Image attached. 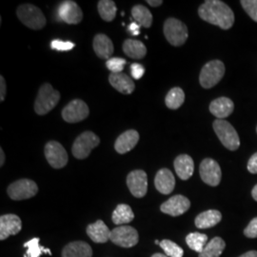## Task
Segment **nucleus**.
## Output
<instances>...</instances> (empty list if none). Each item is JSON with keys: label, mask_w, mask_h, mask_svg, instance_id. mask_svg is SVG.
<instances>
[{"label": "nucleus", "mask_w": 257, "mask_h": 257, "mask_svg": "<svg viewBox=\"0 0 257 257\" xmlns=\"http://www.w3.org/2000/svg\"><path fill=\"white\" fill-rule=\"evenodd\" d=\"M199 18L222 30H230L234 24V14L230 6L220 0H206L198 9Z\"/></svg>", "instance_id": "f257e3e1"}, {"label": "nucleus", "mask_w": 257, "mask_h": 257, "mask_svg": "<svg viewBox=\"0 0 257 257\" xmlns=\"http://www.w3.org/2000/svg\"><path fill=\"white\" fill-rule=\"evenodd\" d=\"M60 100V92L55 90L50 83L43 84L37 93L35 110L37 114L44 115L54 110Z\"/></svg>", "instance_id": "f03ea898"}, {"label": "nucleus", "mask_w": 257, "mask_h": 257, "mask_svg": "<svg viewBox=\"0 0 257 257\" xmlns=\"http://www.w3.org/2000/svg\"><path fill=\"white\" fill-rule=\"evenodd\" d=\"M212 127L224 147L232 152L238 150L240 138L236 130L230 123L227 120L216 119L213 121Z\"/></svg>", "instance_id": "7ed1b4c3"}, {"label": "nucleus", "mask_w": 257, "mask_h": 257, "mask_svg": "<svg viewBox=\"0 0 257 257\" xmlns=\"http://www.w3.org/2000/svg\"><path fill=\"white\" fill-rule=\"evenodd\" d=\"M19 20L32 30H41L46 25V18L42 11L33 4H22L17 10Z\"/></svg>", "instance_id": "20e7f679"}, {"label": "nucleus", "mask_w": 257, "mask_h": 257, "mask_svg": "<svg viewBox=\"0 0 257 257\" xmlns=\"http://www.w3.org/2000/svg\"><path fill=\"white\" fill-rule=\"evenodd\" d=\"M226 72L221 60H211L203 66L199 75V82L204 89H211L220 82Z\"/></svg>", "instance_id": "39448f33"}, {"label": "nucleus", "mask_w": 257, "mask_h": 257, "mask_svg": "<svg viewBox=\"0 0 257 257\" xmlns=\"http://www.w3.org/2000/svg\"><path fill=\"white\" fill-rule=\"evenodd\" d=\"M163 32L166 39L173 46H182L189 37L188 27L182 21L174 18H170L166 20Z\"/></svg>", "instance_id": "423d86ee"}, {"label": "nucleus", "mask_w": 257, "mask_h": 257, "mask_svg": "<svg viewBox=\"0 0 257 257\" xmlns=\"http://www.w3.org/2000/svg\"><path fill=\"white\" fill-rule=\"evenodd\" d=\"M100 138L92 132H84L74 140L72 153L76 159H85L90 156L92 149L97 147Z\"/></svg>", "instance_id": "0eeeda50"}, {"label": "nucleus", "mask_w": 257, "mask_h": 257, "mask_svg": "<svg viewBox=\"0 0 257 257\" xmlns=\"http://www.w3.org/2000/svg\"><path fill=\"white\" fill-rule=\"evenodd\" d=\"M38 192L37 183L31 179H19L11 184L7 193L13 200L20 201L34 197Z\"/></svg>", "instance_id": "6e6552de"}, {"label": "nucleus", "mask_w": 257, "mask_h": 257, "mask_svg": "<svg viewBox=\"0 0 257 257\" xmlns=\"http://www.w3.org/2000/svg\"><path fill=\"white\" fill-rule=\"evenodd\" d=\"M110 241L122 248L135 247L139 241L138 230L131 226H118L110 231Z\"/></svg>", "instance_id": "1a4fd4ad"}, {"label": "nucleus", "mask_w": 257, "mask_h": 257, "mask_svg": "<svg viewBox=\"0 0 257 257\" xmlns=\"http://www.w3.org/2000/svg\"><path fill=\"white\" fill-rule=\"evenodd\" d=\"M47 161L54 169H61L68 163V154L57 141H49L44 149Z\"/></svg>", "instance_id": "9d476101"}, {"label": "nucleus", "mask_w": 257, "mask_h": 257, "mask_svg": "<svg viewBox=\"0 0 257 257\" xmlns=\"http://www.w3.org/2000/svg\"><path fill=\"white\" fill-rule=\"evenodd\" d=\"M199 174L204 183L216 187L220 184L222 172L219 164L211 158H205L199 167Z\"/></svg>", "instance_id": "9b49d317"}, {"label": "nucleus", "mask_w": 257, "mask_h": 257, "mask_svg": "<svg viewBox=\"0 0 257 257\" xmlns=\"http://www.w3.org/2000/svg\"><path fill=\"white\" fill-rule=\"evenodd\" d=\"M89 113V107L85 102L81 99H74L63 109L62 117L68 123H77L86 119Z\"/></svg>", "instance_id": "f8f14e48"}, {"label": "nucleus", "mask_w": 257, "mask_h": 257, "mask_svg": "<svg viewBox=\"0 0 257 257\" xmlns=\"http://www.w3.org/2000/svg\"><path fill=\"white\" fill-rule=\"evenodd\" d=\"M57 16L67 24H79L83 19L82 10L78 6V4L72 0L63 1L58 9Z\"/></svg>", "instance_id": "ddd939ff"}, {"label": "nucleus", "mask_w": 257, "mask_h": 257, "mask_svg": "<svg viewBox=\"0 0 257 257\" xmlns=\"http://www.w3.org/2000/svg\"><path fill=\"white\" fill-rule=\"evenodd\" d=\"M127 185L131 193L137 197H144L148 192L147 174L142 170H135L127 176Z\"/></svg>", "instance_id": "4468645a"}, {"label": "nucleus", "mask_w": 257, "mask_h": 257, "mask_svg": "<svg viewBox=\"0 0 257 257\" xmlns=\"http://www.w3.org/2000/svg\"><path fill=\"white\" fill-rule=\"evenodd\" d=\"M190 207L191 201L186 196L177 194L163 203L160 207V210L163 213L176 217L189 211Z\"/></svg>", "instance_id": "2eb2a0df"}, {"label": "nucleus", "mask_w": 257, "mask_h": 257, "mask_svg": "<svg viewBox=\"0 0 257 257\" xmlns=\"http://www.w3.org/2000/svg\"><path fill=\"white\" fill-rule=\"evenodd\" d=\"M22 229V222L18 215L10 213L0 217V240L3 241L11 235H16Z\"/></svg>", "instance_id": "dca6fc26"}, {"label": "nucleus", "mask_w": 257, "mask_h": 257, "mask_svg": "<svg viewBox=\"0 0 257 257\" xmlns=\"http://www.w3.org/2000/svg\"><path fill=\"white\" fill-rule=\"evenodd\" d=\"M156 190L162 194H170L175 190V175L169 170L163 168L156 173L155 178Z\"/></svg>", "instance_id": "f3484780"}, {"label": "nucleus", "mask_w": 257, "mask_h": 257, "mask_svg": "<svg viewBox=\"0 0 257 257\" xmlns=\"http://www.w3.org/2000/svg\"><path fill=\"white\" fill-rule=\"evenodd\" d=\"M138 141L139 134L138 132L136 130H128L121 134L116 139L114 143V149L120 155H124L136 147Z\"/></svg>", "instance_id": "a211bd4d"}, {"label": "nucleus", "mask_w": 257, "mask_h": 257, "mask_svg": "<svg viewBox=\"0 0 257 257\" xmlns=\"http://www.w3.org/2000/svg\"><path fill=\"white\" fill-rule=\"evenodd\" d=\"M209 109L211 114L217 117V119H223L230 116L233 112L234 104L229 97L222 96L212 100Z\"/></svg>", "instance_id": "6ab92c4d"}, {"label": "nucleus", "mask_w": 257, "mask_h": 257, "mask_svg": "<svg viewBox=\"0 0 257 257\" xmlns=\"http://www.w3.org/2000/svg\"><path fill=\"white\" fill-rule=\"evenodd\" d=\"M92 46L94 53L96 55L102 58V59H107L109 60L110 56L113 54V44L112 41L110 40V37L103 34H98L93 38Z\"/></svg>", "instance_id": "aec40b11"}, {"label": "nucleus", "mask_w": 257, "mask_h": 257, "mask_svg": "<svg viewBox=\"0 0 257 257\" xmlns=\"http://www.w3.org/2000/svg\"><path fill=\"white\" fill-rule=\"evenodd\" d=\"M87 234L94 243H106L110 238V230L108 226L102 220L95 221L88 225Z\"/></svg>", "instance_id": "412c9836"}, {"label": "nucleus", "mask_w": 257, "mask_h": 257, "mask_svg": "<svg viewBox=\"0 0 257 257\" xmlns=\"http://www.w3.org/2000/svg\"><path fill=\"white\" fill-rule=\"evenodd\" d=\"M175 173L182 180L190 179L194 172V163L193 158L188 155H180L177 156L174 162Z\"/></svg>", "instance_id": "4be33fe9"}, {"label": "nucleus", "mask_w": 257, "mask_h": 257, "mask_svg": "<svg viewBox=\"0 0 257 257\" xmlns=\"http://www.w3.org/2000/svg\"><path fill=\"white\" fill-rule=\"evenodd\" d=\"M109 82L116 91L123 94H130L134 92L136 89L134 80L128 75L123 73L110 74L109 76Z\"/></svg>", "instance_id": "5701e85b"}, {"label": "nucleus", "mask_w": 257, "mask_h": 257, "mask_svg": "<svg viewBox=\"0 0 257 257\" xmlns=\"http://www.w3.org/2000/svg\"><path fill=\"white\" fill-rule=\"evenodd\" d=\"M92 247L84 241H74L62 249V257H92Z\"/></svg>", "instance_id": "b1692460"}, {"label": "nucleus", "mask_w": 257, "mask_h": 257, "mask_svg": "<svg viewBox=\"0 0 257 257\" xmlns=\"http://www.w3.org/2000/svg\"><path fill=\"white\" fill-rule=\"evenodd\" d=\"M222 219V214L217 210H209L199 213L194 220L198 229H209L216 226Z\"/></svg>", "instance_id": "393cba45"}, {"label": "nucleus", "mask_w": 257, "mask_h": 257, "mask_svg": "<svg viewBox=\"0 0 257 257\" xmlns=\"http://www.w3.org/2000/svg\"><path fill=\"white\" fill-rule=\"evenodd\" d=\"M123 52L131 58L141 59L147 55V48L141 41L127 39L123 43Z\"/></svg>", "instance_id": "a878e982"}, {"label": "nucleus", "mask_w": 257, "mask_h": 257, "mask_svg": "<svg viewBox=\"0 0 257 257\" xmlns=\"http://www.w3.org/2000/svg\"><path fill=\"white\" fill-rule=\"evenodd\" d=\"M135 219V213L127 204H119L112 212L111 220L115 225H125Z\"/></svg>", "instance_id": "bb28decb"}, {"label": "nucleus", "mask_w": 257, "mask_h": 257, "mask_svg": "<svg viewBox=\"0 0 257 257\" xmlns=\"http://www.w3.org/2000/svg\"><path fill=\"white\" fill-rule=\"evenodd\" d=\"M132 16L138 25L150 28L153 24V15L147 7L143 5H136L132 9Z\"/></svg>", "instance_id": "cd10ccee"}, {"label": "nucleus", "mask_w": 257, "mask_h": 257, "mask_svg": "<svg viewBox=\"0 0 257 257\" xmlns=\"http://www.w3.org/2000/svg\"><path fill=\"white\" fill-rule=\"evenodd\" d=\"M226 248V243L221 237H214L208 242L199 257H220Z\"/></svg>", "instance_id": "c85d7f7f"}, {"label": "nucleus", "mask_w": 257, "mask_h": 257, "mask_svg": "<svg viewBox=\"0 0 257 257\" xmlns=\"http://www.w3.org/2000/svg\"><path fill=\"white\" fill-rule=\"evenodd\" d=\"M185 101V92L179 87L171 89L165 98L166 106L171 110L179 109Z\"/></svg>", "instance_id": "c756f323"}, {"label": "nucleus", "mask_w": 257, "mask_h": 257, "mask_svg": "<svg viewBox=\"0 0 257 257\" xmlns=\"http://www.w3.org/2000/svg\"><path fill=\"white\" fill-rule=\"evenodd\" d=\"M98 13L101 19L106 22H111L116 17L117 8L112 0H100L97 4Z\"/></svg>", "instance_id": "7c9ffc66"}, {"label": "nucleus", "mask_w": 257, "mask_h": 257, "mask_svg": "<svg viewBox=\"0 0 257 257\" xmlns=\"http://www.w3.org/2000/svg\"><path fill=\"white\" fill-rule=\"evenodd\" d=\"M186 242L190 248L198 253H201L208 244V236L200 232H192L187 235Z\"/></svg>", "instance_id": "2f4dec72"}, {"label": "nucleus", "mask_w": 257, "mask_h": 257, "mask_svg": "<svg viewBox=\"0 0 257 257\" xmlns=\"http://www.w3.org/2000/svg\"><path fill=\"white\" fill-rule=\"evenodd\" d=\"M39 241H40V239L38 237H35V238L29 240L26 243H24L23 246L25 248H27L24 257H40L43 253H48L50 255L52 254L50 248H44L39 245Z\"/></svg>", "instance_id": "473e14b6"}, {"label": "nucleus", "mask_w": 257, "mask_h": 257, "mask_svg": "<svg viewBox=\"0 0 257 257\" xmlns=\"http://www.w3.org/2000/svg\"><path fill=\"white\" fill-rule=\"evenodd\" d=\"M159 246L165 251L166 255L168 257H183V248L171 240H162Z\"/></svg>", "instance_id": "72a5a7b5"}, {"label": "nucleus", "mask_w": 257, "mask_h": 257, "mask_svg": "<svg viewBox=\"0 0 257 257\" xmlns=\"http://www.w3.org/2000/svg\"><path fill=\"white\" fill-rule=\"evenodd\" d=\"M126 63H127V61L124 58L111 57L109 60H107L106 66L111 72V74H119L123 71Z\"/></svg>", "instance_id": "f704fd0d"}, {"label": "nucleus", "mask_w": 257, "mask_h": 257, "mask_svg": "<svg viewBox=\"0 0 257 257\" xmlns=\"http://www.w3.org/2000/svg\"><path fill=\"white\" fill-rule=\"evenodd\" d=\"M240 4L248 17L257 22V0H241Z\"/></svg>", "instance_id": "c9c22d12"}, {"label": "nucleus", "mask_w": 257, "mask_h": 257, "mask_svg": "<svg viewBox=\"0 0 257 257\" xmlns=\"http://www.w3.org/2000/svg\"><path fill=\"white\" fill-rule=\"evenodd\" d=\"M74 43L71 41H62L59 39H55L52 41L51 47L53 50L55 51H59V52H67V51H71L72 49H74Z\"/></svg>", "instance_id": "e433bc0d"}, {"label": "nucleus", "mask_w": 257, "mask_h": 257, "mask_svg": "<svg viewBox=\"0 0 257 257\" xmlns=\"http://www.w3.org/2000/svg\"><path fill=\"white\" fill-rule=\"evenodd\" d=\"M244 234L248 238H257V217L248 223L244 230Z\"/></svg>", "instance_id": "4c0bfd02"}, {"label": "nucleus", "mask_w": 257, "mask_h": 257, "mask_svg": "<svg viewBox=\"0 0 257 257\" xmlns=\"http://www.w3.org/2000/svg\"><path fill=\"white\" fill-rule=\"evenodd\" d=\"M131 71H132L133 77L136 80L140 79L144 75V73H145L144 67L141 64H138V63H133L132 66H131Z\"/></svg>", "instance_id": "58836bf2"}, {"label": "nucleus", "mask_w": 257, "mask_h": 257, "mask_svg": "<svg viewBox=\"0 0 257 257\" xmlns=\"http://www.w3.org/2000/svg\"><path fill=\"white\" fill-rule=\"evenodd\" d=\"M247 169L250 174L256 175L257 174V153L252 155L251 157L248 159Z\"/></svg>", "instance_id": "ea45409f"}, {"label": "nucleus", "mask_w": 257, "mask_h": 257, "mask_svg": "<svg viewBox=\"0 0 257 257\" xmlns=\"http://www.w3.org/2000/svg\"><path fill=\"white\" fill-rule=\"evenodd\" d=\"M6 97V81L4 77L0 76V101L3 102Z\"/></svg>", "instance_id": "a19ab883"}, {"label": "nucleus", "mask_w": 257, "mask_h": 257, "mask_svg": "<svg viewBox=\"0 0 257 257\" xmlns=\"http://www.w3.org/2000/svg\"><path fill=\"white\" fill-rule=\"evenodd\" d=\"M140 25H138L137 22H133L131 23V25L128 26V32L134 35V36H138L140 33Z\"/></svg>", "instance_id": "79ce46f5"}, {"label": "nucleus", "mask_w": 257, "mask_h": 257, "mask_svg": "<svg viewBox=\"0 0 257 257\" xmlns=\"http://www.w3.org/2000/svg\"><path fill=\"white\" fill-rule=\"evenodd\" d=\"M147 3L152 7H159L163 4V1L162 0H155V1L154 0H148Z\"/></svg>", "instance_id": "37998d69"}, {"label": "nucleus", "mask_w": 257, "mask_h": 257, "mask_svg": "<svg viewBox=\"0 0 257 257\" xmlns=\"http://www.w3.org/2000/svg\"><path fill=\"white\" fill-rule=\"evenodd\" d=\"M239 257H257V251L256 250H249L248 252H246Z\"/></svg>", "instance_id": "c03bdc74"}, {"label": "nucleus", "mask_w": 257, "mask_h": 257, "mask_svg": "<svg viewBox=\"0 0 257 257\" xmlns=\"http://www.w3.org/2000/svg\"><path fill=\"white\" fill-rule=\"evenodd\" d=\"M5 162V154L3 152V149H0V167L4 165Z\"/></svg>", "instance_id": "a18cd8bd"}, {"label": "nucleus", "mask_w": 257, "mask_h": 257, "mask_svg": "<svg viewBox=\"0 0 257 257\" xmlns=\"http://www.w3.org/2000/svg\"><path fill=\"white\" fill-rule=\"evenodd\" d=\"M251 195H252V198L257 202V184L253 187V189L251 191Z\"/></svg>", "instance_id": "49530a36"}, {"label": "nucleus", "mask_w": 257, "mask_h": 257, "mask_svg": "<svg viewBox=\"0 0 257 257\" xmlns=\"http://www.w3.org/2000/svg\"><path fill=\"white\" fill-rule=\"evenodd\" d=\"M152 257H168L167 255H164L162 253H155Z\"/></svg>", "instance_id": "de8ad7c7"}, {"label": "nucleus", "mask_w": 257, "mask_h": 257, "mask_svg": "<svg viewBox=\"0 0 257 257\" xmlns=\"http://www.w3.org/2000/svg\"><path fill=\"white\" fill-rule=\"evenodd\" d=\"M256 133H257V127H256Z\"/></svg>", "instance_id": "09e8293b"}]
</instances>
